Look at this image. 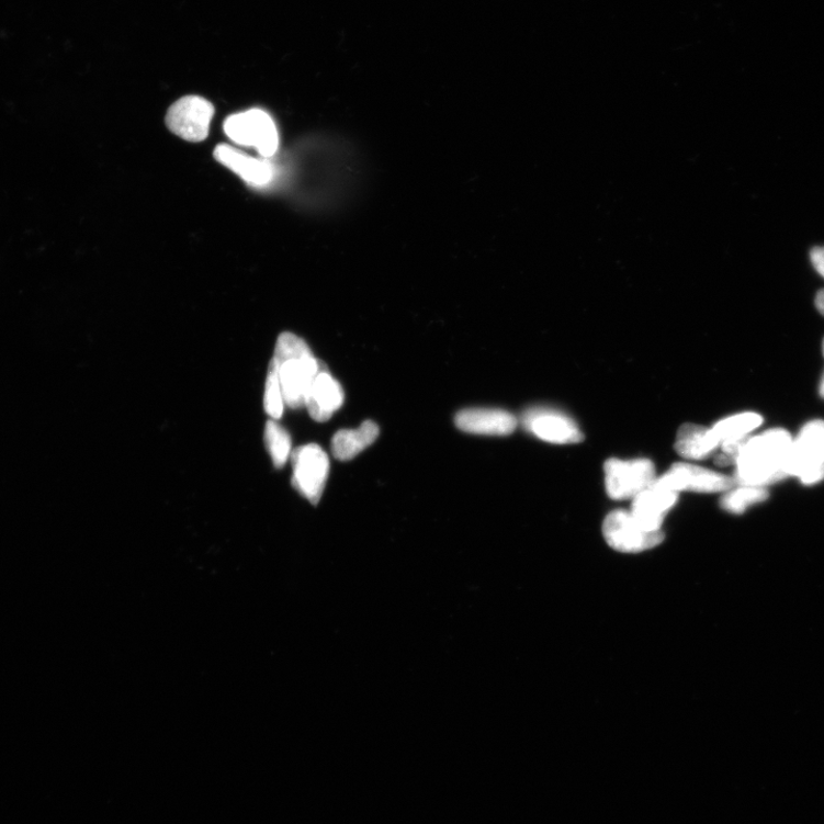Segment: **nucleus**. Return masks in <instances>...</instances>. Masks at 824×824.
I'll return each mask as SVG.
<instances>
[{
	"label": "nucleus",
	"mask_w": 824,
	"mask_h": 824,
	"mask_svg": "<svg viewBox=\"0 0 824 824\" xmlns=\"http://www.w3.org/2000/svg\"><path fill=\"white\" fill-rule=\"evenodd\" d=\"M791 442L790 433L782 429L748 438L735 461V484L764 487L781 481L787 476L785 465Z\"/></svg>",
	"instance_id": "f257e3e1"
},
{
	"label": "nucleus",
	"mask_w": 824,
	"mask_h": 824,
	"mask_svg": "<svg viewBox=\"0 0 824 824\" xmlns=\"http://www.w3.org/2000/svg\"><path fill=\"white\" fill-rule=\"evenodd\" d=\"M272 361L278 368L285 406L291 409L305 407L306 393L323 361L313 355L304 339L291 332L279 337Z\"/></svg>",
	"instance_id": "f03ea898"
},
{
	"label": "nucleus",
	"mask_w": 824,
	"mask_h": 824,
	"mask_svg": "<svg viewBox=\"0 0 824 824\" xmlns=\"http://www.w3.org/2000/svg\"><path fill=\"white\" fill-rule=\"evenodd\" d=\"M785 473L799 476L804 485L824 481V421L812 420L792 440Z\"/></svg>",
	"instance_id": "7ed1b4c3"
},
{
	"label": "nucleus",
	"mask_w": 824,
	"mask_h": 824,
	"mask_svg": "<svg viewBox=\"0 0 824 824\" xmlns=\"http://www.w3.org/2000/svg\"><path fill=\"white\" fill-rule=\"evenodd\" d=\"M224 129L239 146L253 147L263 158L272 157L279 147V133L273 118L261 110L229 116Z\"/></svg>",
	"instance_id": "20e7f679"
},
{
	"label": "nucleus",
	"mask_w": 824,
	"mask_h": 824,
	"mask_svg": "<svg viewBox=\"0 0 824 824\" xmlns=\"http://www.w3.org/2000/svg\"><path fill=\"white\" fill-rule=\"evenodd\" d=\"M292 486L311 504L320 501L330 472V461L326 451L317 444H307L292 451Z\"/></svg>",
	"instance_id": "39448f33"
},
{
	"label": "nucleus",
	"mask_w": 824,
	"mask_h": 824,
	"mask_svg": "<svg viewBox=\"0 0 824 824\" xmlns=\"http://www.w3.org/2000/svg\"><path fill=\"white\" fill-rule=\"evenodd\" d=\"M214 115V104L204 98L189 95L171 105L167 115V125L181 139L201 143L208 136Z\"/></svg>",
	"instance_id": "423d86ee"
},
{
	"label": "nucleus",
	"mask_w": 824,
	"mask_h": 824,
	"mask_svg": "<svg viewBox=\"0 0 824 824\" xmlns=\"http://www.w3.org/2000/svg\"><path fill=\"white\" fill-rule=\"evenodd\" d=\"M605 473L607 494L617 500L634 498L656 481L655 466L650 460L611 459L605 464Z\"/></svg>",
	"instance_id": "0eeeda50"
},
{
	"label": "nucleus",
	"mask_w": 824,
	"mask_h": 824,
	"mask_svg": "<svg viewBox=\"0 0 824 824\" xmlns=\"http://www.w3.org/2000/svg\"><path fill=\"white\" fill-rule=\"evenodd\" d=\"M602 533L611 549L624 553L651 550L664 540L663 531L651 533L635 521L631 512L624 510L613 511L606 517Z\"/></svg>",
	"instance_id": "6e6552de"
},
{
	"label": "nucleus",
	"mask_w": 824,
	"mask_h": 824,
	"mask_svg": "<svg viewBox=\"0 0 824 824\" xmlns=\"http://www.w3.org/2000/svg\"><path fill=\"white\" fill-rule=\"evenodd\" d=\"M734 478L700 466L678 463L656 478L652 486L675 493H722L733 488Z\"/></svg>",
	"instance_id": "1a4fd4ad"
},
{
	"label": "nucleus",
	"mask_w": 824,
	"mask_h": 824,
	"mask_svg": "<svg viewBox=\"0 0 824 824\" xmlns=\"http://www.w3.org/2000/svg\"><path fill=\"white\" fill-rule=\"evenodd\" d=\"M524 428L539 439L554 444L582 442L583 433L568 416L551 409H531L523 417Z\"/></svg>",
	"instance_id": "9d476101"
},
{
	"label": "nucleus",
	"mask_w": 824,
	"mask_h": 824,
	"mask_svg": "<svg viewBox=\"0 0 824 824\" xmlns=\"http://www.w3.org/2000/svg\"><path fill=\"white\" fill-rule=\"evenodd\" d=\"M345 400V393L339 382L330 374L323 362L305 396V407L315 421H327L339 410Z\"/></svg>",
	"instance_id": "9b49d317"
},
{
	"label": "nucleus",
	"mask_w": 824,
	"mask_h": 824,
	"mask_svg": "<svg viewBox=\"0 0 824 824\" xmlns=\"http://www.w3.org/2000/svg\"><path fill=\"white\" fill-rule=\"evenodd\" d=\"M455 424L463 432L493 437L510 436L518 427L512 414L490 408L464 409L456 415Z\"/></svg>",
	"instance_id": "f8f14e48"
},
{
	"label": "nucleus",
	"mask_w": 824,
	"mask_h": 824,
	"mask_svg": "<svg viewBox=\"0 0 824 824\" xmlns=\"http://www.w3.org/2000/svg\"><path fill=\"white\" fill-rule=\"evenodd\" d=\"M632 499V517L642 528L656 533L662 531L664 518L675 507L678 493L651 486Z\"/></svg>",
	"instance_id": "ddd939ff"
},
{
	"label": "nucleus",
	"mask_w": 824,
	"mask_h": 824,
	"mask_svg": "<svg viewBox=\"0 0 824 824\" xmlns=\"http://www.w3.org/2000/svg\"><path fill=\"white\" fill-rule=\"evenodd\" d=\"M214 155L219 163L256 188L269 184L274 178V168L268 159L253 158L227 145L217 146Z\"/></svg>",
	"instance_id": "4468645a"
},
{
	"label": "nucleus",
	"mask_w": 824,
	"mask_h": 824,
	"mask_svg": "<svg viewBox=\"0 0 824 824\" xmlns=\"http://www.w3.org/2000/svg\"><path fill=\"white\" fill-rule=\"evenodd\" d=\"M379 437V425L371 420L363 421L357 430L338 431L331 441L332 455L342 462L352 461Z\"/></svg>",
	"instance_id": "2eb2a0df"
},
{
	"label": "nucleus",
	"mask_w": 824,
	"mask_h": 824,
	"mask_svg": "<svg viewBox=\"0 0 824 824\" xmlns=\"http://www.w3.org/2000/svg\"><path fill=\"white\" fill-rule=\"evenodd\" d=\"M720 447L710 429L697 424H685L679 429L675 449L687 460L702 461L713 454Z\"/></svg>",
	"instance_id": "dca6fc26"
},
{
	"label": "nucleus",
	"mask_w": 824,
	"mask_h": 824,
	"mask_svg": "<svg viewBox=\"0 0 824 824\" xmlns=\"http://www.w3.org/2000/svg\"><path fill=\"white\" fill-rule=\"evenodd\" d=\"M763 424V417L758 414L746 413L735 415L716 422L711 433L720 443L747 439Z\"/></svg>",
	"instance_id": "f3484780"
},
{
	"label": "nucleus",
	"mask_w": 824,
	"mask_h": 824,
	"mask_svg": "<svg viewBox=\"0 0 824 824\" xmlns=\"http://www.w3.org/2000/svg\"><path fill=\"white\" fill-rule=\"evenodd\" d=\"M264 441L274 465L281 469L291 456V437L281 425L272 419L266 424Z\"/></svg>",
	"instance_id": "a211bd4d"
},
{
	"label": "nucleus",
	"mask_w": 824,
	"mask_h": 824,
	"mask_svg": "<svg viewBox=\"0 0 824 824\" xmlns=\"http://www.w3.org/2000/svg\"><path fill=\"white\" fill-rule=\"evenodd\" d=\"M768 498V492L764 487L740 486L727 493L721 500L722 508L734 515L746 512L752 505L763 503Z\"/></svg>",
	"instance_id": "6ab92c4d"
},
{
	"label": "nucleus",
	"mask_w": 824,
	"mask_h": 824,
	"mask_svg": "<svg viewBox=\"0 0 824 824\" xmlns=\"http://www.w3.org/2000/svg\"><path fill=\"white\" fill-rule=\"evenodd\" d=\"M284 398L280 385L278 368L273 361L270 363L268 382L264 391V410L274 420L282 417L284 410Z\"/></svg>",
	"instance_id": "aec40b11"
},
{
	"label": "nucleus",
	"mask_w": 824,
	"mask_h": 824,
	"mask_svg": "<svg viewBox=\"0 0 824 824\" xmlns=\"http://www.w3.org/2000/svg\"><path fill=\"white\" fill-rule=\"evenodd\" d=\"M811 260L815 271L824 279V247L814 248L811 251Z\"/></svg>",
	"instance_id": "412c9836"
},
{
	"label": "nucleus",
	"mask_w": 824,
	"mask_h": 824,
	"mask_svg": "<svg viewBox=\"0 0 824 824\" xmlns=\"http://www.w3.org/2000/svg\"><path fill=\"white\" fill-rule=\"evenodd\" d=\"M815 305L819 312L824 315V289L817 292Z\"/></svg>",
	"instance_id": "4be33fe9"
},
{
	"label": "nucleus",
	"mask_w": 824,
	"mask_h": 824,
	"mask_svg": "<svg viewBox=\"0 0 824 824\" xmlns=\"http://www.w3.org/2000/svg\"><path fill=\"white\" fill-rule=\"evenodd\" d=\"M820 394L822 397H824V376L822 379V382L820 384Z\"/></svg>",
	"instance_id": "5701e85b"
},
{
	"label": "nucleus",
	"mask_w": 824,
	"mask_h": 824,
	"mask_svg": "<svg viewBox=\"0 0 824 824\" xmlns=\"http://www.w3.org/2000/svg\"><path fill=\"white\" fill-rule=\"evenodd\" d=\"M823 353H824V340H823Z\"/></svg>",
	"instance_id": "b1692460"
}]
</instances>
